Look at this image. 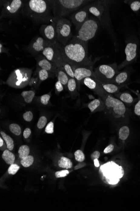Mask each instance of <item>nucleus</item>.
Wrapping results in <instances>:
<instances>
[{
    "label": "nucleus",
    "instance_id": "nucleus-1",
    "mask_svg": "<svg viewBox=\"0 0 140 211\" xmlns=\"http://www.w3.org/2000/svg\"><path fill=\"white\" fill-rule=\"evenodd\" d=\"M56 45L59 49L63 59L73 69L79 67H93L94 62L88 55V43L73 37L66 45H62L58 42Z\"/></svg>",
    "mask_w": 140,
    "mask_h": 211
},
{
    "label": "nucleus",
    "instance_id": "nucleus-2",
    "mask_svg": "<svg viewBox=\"0 0 140 211\" xmlns=\"http://www.w3.org/2000/svg\"><path fill=\"white\" fill-rule=\"evenodd\" d=\"M21 13L36 23H48L54 18L51 0L24 1Z\"/></svg>",
    "mask_w": 140,
    "mask_h": 211
},
{
    "label": "nucleus",
    "instance_id": "nucleus-3",
    "mask_svg": "<svg viewBox=\"0 0 140 211\" xmlns=\"http://www.w3.org/2000/svg\"><path fill=\"white\" fill-rule=\"evenodd\" d=\"M93 2L89 0H51L54 18L64 17Z\"/></svg>",
    "mask_w": 140,
    "mask_h": 211
},
{
    "label": "nucleus",
    "instance_id": "nucleus-4",
    "mask_svg": "<svg viewBox=\"0 0 140 211\" xmlns=\"http://www.w3.org/2000/svg\"><path fill=\"white\" fill-rule=\"evenodd\" d=\"M113 1L98 0L87 5L88 12L98 19L103 27L110 31L112 29L110 5Z\"/></svg>",
    "mask_w": 140,
    "mask_h": 211
},
{
    "label": "nucleus",
    "instance_id": "nucleus-5",
    "mask_svg": "<svg viewBox=\"0 0 140 211\" xmlns=\"http://www.w3.org/2000/svg\"><path fill=\"white\" fill-rule=\"evenodd\" d=\"M99 97L105 103V113L115 118L124 117L127 111V108L124 103L112 94L105 92L102 87L97 93Z\"/></svg>",
    "mask_w": 140,
    "mask_h": 211
},
{
    "label": "nucleus",
    "instance_id": "nucleus-6",
    "mask_svg": "<svg viewBox=\"0 0 140 211\" xmlns=\"http://www.w3.org/2000/svg\"><path fill=\"white\" fill-rule=\"evenodd\" d=\"M99 174L103 182L106 184L115 185L118 184L123 177L124 171L121 166L111 161L101 166Z\"/></svg>",
    "mask_w": 140,
    "mask_h": 211
},
{
    "label": "nucleus",
    "instance_id": "nucleus-7",
    "mask_svg": "<svg viewBox=\"0 0 140 211\" xmlns=\"http://www.w3.org/2000/svg\"><path fill=\"white\" fill-rule=\"evenodd\" d=\"M32 74V69L23 68L15 69L9 75L5 83L14 88H24L29 84Z\"/></svg>",
    "mask_w": 140,
    "mask_h": 211
},
{
    "label": "nucleus",
    "instance_id": "nucleus-8",
    "mask_svg": "<svg viewBox=\"0 0 140 211\" xmlns=\"http://www.w3.org/2000/svg\"><path fill=\"white\" fill-rule=\"evenodd\" d=\"M101 25L99 19L92 15L77 31V34L74 37L81 41L88 43L96 36Z\"/></svg>",
    "mask_w": 140,
    "mask_h": 211
},
{
    "label": "nucleus",
    "instance_id": "nucleus-9",
    "mask_svg": "<svg viewBox=\"0 0 140 211\" xmlns=\"http://www.w3.org/2000/svg\"><path fill=\"white\" fill-rule=\"evenodd\" d=\"M56 25L58 41L63 46L66 45L72 39V23L64 17L54 18Z\"/></svg>",
    "mask_w": 140,
    "mask_h": 211
},
{
    "label": "nucleus",
    "instance_id": "nucleus-10",
    "mask_svg": "<svg viewBox=\"0 0 140 211\" xmlns=\"http://www.w3.org/2000/svg\"><path fill=\"white\" fill-rule=\"evenodd\" d=\"M95 78L101 82L111 83L115 76L119 73L116 63L110 65H102L94 70Z\"/></svg>",
    "mask_w": 140,
    "mask_h": 211
},
{
    "label": "nucleus",
    "instance_id": "nucleus-11",
    "mask_svg": "<svg viewBox=\"0 0 140 211\" xmlns=\"http://www.w3.org/2000/svg\"><path fill=\"white\" fill-rule=\"evenodd\" d=\"M24 2L22 0L1 1V19L16 16L19 12H21Z\"/></svg>",
    "mask_w": 140,
    "mask_h": 211
},
{
    "label": "nucleus",
    "instance_id": "nucleus-12",
    "mask_svg": "<svg viewBox=\"0 0 140 211\" xmlns=\"http://www.w3.org/2000/svg\"><path fill=\"white\" fill-rule=\"evenodd\" d=\"M39 30L42 37L50 44H55L58 42L56 25L54 20L49 25H42Z\"/></svg>",
    "mask_w": 140,
    "mask_h": 211
},
{
    "label": "nucleus",
    "instance_id": "nucleus-13",
    "mask_svg": "<svg viewBox=\"0 0 140 211\" xmlns=\"http://www.w3.org/2000/svg\"><path fill=\"white\" fill-rule=\"evenodd\" d=\"M89 12L87 5L72 13L70 19L75 25V29L78 30L83 24L89 18Z\"/></svg>",
    "mask_w": 140,
    "mask_h": 211
},
{
    "label": "nucleus",
    "instance_id": "nucleus-14",
    "mask_svg": "<svg viewBox=\"0 0 140 211\" xmlns=\"http://www.w3.org/2000/svg\"><path fill=\"white\" fill-rule=\"evenodd\" d=\"M50 44L45 40L42 36H37L31 41L27 47V50L32 55L42 54L45 48Z\"/></svg>",
    "mask_w": 140,
    "mask_h": 211
},
{
    "label": "nucleus",
    "instance_id": "nucleus-15",
    "mask_svg": "<svg viewBox=\"0 0 140 211\" xmlns=\"http://www.w3.org/2000/svg\"><path fill=\"white\" fill-rule=\"evenodd\" d=\"M137 44L135 43L129 42L127 44L125 51L126 55L125 60L118 65L119 70L134 62L137 55Z\"/></svg>",
    "mask_w": 140,
    "mask_h": 211
},
{
    "label": "nucleus",
    "instance_id": "nucleus-16",
    "mask_svg": "<svg viewBox=\"0 0 140 211\" xmlns=\"http://www.w3.org/2000/svg\"><path fill=\"white\" fill-rule=\"evenodd\" d=\"M73 69L74 70V77H75V79L77 81L78 90H79L81 82L85 78H95L93 68L79 67L74 68Z\"/></svg>",
    "mask_w": 140,
    "mask_h": 211
},
{
    "label": "nucleus",
    "instance_id": "nucleus-17",
    "mask_svg": "<svg viewBox=\"0 0 140 211\" xmlns=\"http://www.w3.org/2000/svg\"><path fill=\"white\" fill-rule=\"evenodd\" d=\"M37 62L39 68L55 74V72L58 68L55 64L47 60L43 55L39 56L37 58Z\"/></svg>",
    "mask_w": 140,
    "mask_h": 211
},
{
    "label": "nucleus",
    "instance_id": "nucleus-18",
    "mask_svg": "<svg viewBox=\"0 0 140 211\" xmlns=\"http://www.w3.org/2000/svg\"><path fill=\"white\" fill-rule=\"evenodd\" d=\"M57 54V47L56 46V44H50V45L47 46L42 53V55L44 56L47 60L54 64L55 63Z\"/></svg>",
    "mask_w": 140,
    "mask_h": 211
},
{
    "label": "nucleus",
    "instance_id": "nucleus-19",
    "mask_svg": "<svg viewBox=\"0 0 140 211\" xmlns=\"http://www.w3.org/2000/svg\"><path fill=\"white\" fill-rule=\"evenodd\" d=\"M88 107L91 113L101 111H104L105 103L103 100L100 97H99L98 98L95 99L88 103Z\"/></svg>",
    "mask_w": 140,
    "mask_h": 211
},
{
    "label": "nucleus",
    "instance_id": "nucleus-20",
    "mask_svg": "<svg viewBox=\"0 0 140 211\" xmlns=\"http://www.w3.org/2000/svg\"><path fill=\"white\" fill-rule=\"evenodd\" d=\"M129 74L127 71H122L119 72L115 76L111 83H114L115 85L122 86L123 84L127 82L129 79Z\"/></svg>",
    "mask_w": 140,
    "mask_h": 211
},
{
    "label": "nucleus",
    "instance_id": "nucleus-21",
    "mask_svg": "<svg viewBox=\"0 0 140 211\" xmlns=\"http://www.w3.org/2000/svg\"><path fill=\"white\" fill-rule=\"evenodd\" d=\"M117 98L122 101L125 105H132L134 103V99L128 92H118L114 94Z\"/></svg>",
    "mask_w": 140,
    "mask_h": 211
},
{
    "label": "nucleus",
    "instance_id": "nucleus-22",
    "mask_svg": "<svg viewBox=\"0 0 140 211\" xmlns=\"http://www.w3.org/2000/svg\"><path fill=\"white\" fill-rule=\"evenodd\" d=\"M55 75L57 78L58 81H60L64 88L67 89L68 82L70 77L61 68H58L55 72Z\"/></svg>",
    "mask_w": 140,
    "mask_h": 211
},
{
    "label": "nucleus",
    "instance_id": "nucleus-23",
    "mask_svg": "<svg viewBox=\"0 0 140 211\" xmlns=\"http://www.w3.org/2000/svg\"><path fill=\"white\" fill-rule=\"evenodd\" d=\"M99 83L105 92L110 94H115L118 93L121 88V86L115 85L112 83H104L99 81Z\"/></svg>",
    "mask_w": 140,
    "mask_h": 211
},
{
    "label": "nucleus",
    "instance_id": "nucleus-24",
    "mask_svg": "<svg viewBox=\"0 0 140 211\" xmlns=\"http://www.w3.org/2000/svg\"><path fill=\"white\" fill-rule=\"evenodd\" d=\"M67 89L72 96H76L77 94L78 88L77 81L75 78H70L68 82Z\"/></svg>",
    "mask_w": 140,
    "mask_h": 211
},
{
    "label": "nucleus",
    "instance_id": "nucleus-25",
    "mask_svg": "<svg viewBox=\"0 0 140 211\" xmlns=\"http://www.w3.org/2000/svg\"><path fill=\"white\" fill-rule=\"evenodd\" d=\"M2 157L7 164L10 165L14 164L15 157L14 154L11 152L9 150L6 149L4 150L2 154Z\"/></svg>",
    "mask_w": 140,
    "mask_h": 211
},
{
    "label": "nucleus",
    "instance_id": "nucleus-26",
    "mask_svg": "<svg viewBox=\"0 0 140 211\" xmlns=\"http://www.w3.org/2000/svg\"><path fill=\"white\" fill-rule=\"evenodd\" d=\"M35 93L33 90L25 91L22 92V97L23 98L25 103H32L35 96Z\"/></svg>",
    "mask_w": 140,
    "mask_h": 211
},
{
    "label": "nucleus",
    "instance_id": "nucleus-27",
    "mask_svg": "<svg viewBox=\"0 0 140 211\" xmlns=\"http://www.w3.org/2000/svg\"><path fill=\"white\" fill-rule=\"evenodd\" d=\"M1 135L3 139L5 140L7 149L9 150H12L14 148V142L13 139L4 132L1 131Z\"/></svg>",
    "mask_w": 140,
    "mask_h": 211
},
{
    "label": "nucleus",
    "instance_id": "nucleus-28",
    "mask_svg": "<svg viewBox=\"0 0 140 211\" xmlns=\"http://www.w3.org/2000/svg\"><path fill=\"white\" fill-rule=\"evenodd\" d=\"M59 167L64 169H68L72 167V163L71 160L65 157H62L58 162Z\"/></svg>",
    "mask_w": 140,
    "mask_h": 211
},
{
    "label": "nucleus",
    "instance_id": "nucleus-29",
    "mask_svg": "<svg viewBox=\"0 0 140 211\" xmlns=\"http://www.w3.org/2000/svg\"><path fill=\"white\" fill-rule=\"evenodd\" d=\"M130 135V129L127 126H123L120 128L119 131V138L122 141L128 139Z\"/></svg>",
    "mask_w": 140,
    "mask_h": 211
},
{
    "label": "nucleus",
    "instance_id": "nucleus-30",
    "mask_svg": "<svg viewBox=\"0 0 140 211\" xmlns=\"http://www.w3.org/2000/svg\"><path fill=\"white\" fill-rule=\"evenodd\" d=\"M30 149L27 145H23L18 149V153L21 159H22L29 156Z\"/></svg>",
    "mask_w": 140,
    "mask_h": 211
},
{
    "label": "nucleus",
    "instance_id": "nucleus-31",
    "mask_svg": "<svg viewBox=\"0 0 140 211\" xmlns=\"http://www.w3.org/2000/svg\"><path fill=\"white\" fill-rule=\"evenodd\" d=\"M34 157L32 156H28L24 159H21V164L23 167H28L33 164L34 162Z\"/></svg>",
    "mask_w": 140,
    "mask_h": 211
},
{
    "label": "nucleus",
    "instance_id": "nucleus-32",
    "mask_svg": "<svg viewBox=\"0 0 140 211\" xmlns=\"http://www.w3.org/2000/svg\"><path fill=\"white\" fill-rule=\"evenodd\" d=\"M39 69L38 71V77L39 81L41 82L47 80L49 77V72L40 68Z\"/></svg>",
    "mask_w": 140,
    "mask_h": 211
},
{
    "label": "nucleus",
    "instance_id": "nucleus-33",
    "mask_svg": "<svg viewBox=\"0 0 140 211\" xmlns=\"http://www.w3.org/2000/svg\"><path fill=\"white\" fill-rule=\"evenodd\" d=\"M9 129L12 133L16 136L20 135L22 133L20 126L16 124H12L9 125Z\"/></svg>",
    "mask_w": 140,
    "mask_h": 211
},
{
    "label": "nucleus",
    "instance_id": "nucleus-34",
    "mask_svg": "<svg viewBox=\"0 0 140 211\" xmlns=\"http://www.w3.org/2000/svg\"><path fill=\"white\" fill-rule=\"evenodd\" d=\"M75 160L79 162H83L85 160V156L82 151L80 150H76L74 153Z\"/></svg>",
    "mask_w": 140,
    "mask_h": 211
},
{
    "label": "nucleus",
    "instance_id": "nucleus-35",
    "mask_svg": "<svg viewBox=\"0 0 140 211\" xmlns=\"http://www.w3.org/2000/svg\"><path fill=\"white\" fill-rule=\"evenodd\" d=\"M131 9L133 12H138L140 9V1H134L130 3Z\"/></svg>",
    "mask_w": 140,
    "mask_h": 211
},
{
    "label": "nucleus",
    "instance_id": "nucleus-36",
    "mask_svg": "<svg viewBox=\"0 0 140 211\" xmlns=\"http://www.w3.org/2000/svg\"><path fill=\"white\" fill-rule=\"evenodd\" d=\"M20 169V167L16 164L11 165L8 169V173L10 174L15 175Z\"/></svg>",
    "mask_w": 140,
    "mask_h": 211
},
{
    "label": "nucleus",
    "instance_id": "nucleus-37",
    "mask_svg": "<svg viewBox=\"0 0 140 211\" xmlns=\"http://www.w3.org/2000/svg\"><path fill=\"white\" fill-rule=\"evenodd\" d=\"M47 119L46 117L45 116H41L39 118V120L37 124V126L39 129H42L46 125Z\"/></svg>",
    "mask_w": 140,
    "mask_h": 211
},
{
    "label": "nucleus",
    "instance_id": "nucleus-38",
    "mask_svg": "<svg viewBox=\"0 0 140 211\" xmlns=\"http://www.w3.org/2000/svg\"><path fill=\"white\" fill-rule=\"evenodd\" d=\"M51 95L50 94H44L40 97V102L43 105H48L50 100Z\"/></svg>",
    "mask_w": 140,
    "mask_h": 211
},
{
    "label": "nucleus",
    "instance_id": "nucleus-39",
    "mask_svg": "<svg viewBox=\"0 0 140 211\" xmlns=\"http://www.w3.org/2000/svg\"><path fill=\"white\" fill-rule=\"evenodd\" d=\"M69 171L67 170H61L55 172V175L56 178H64L68 174Z\"/></svg>",
    "mask_w": 140,
    "mask_h": 211
},
{
    "label": "nucleus",
    "instance_id": "nucleus-40",
    "mask_svg": "<svg viewBox=\"0 0 140 211\" xmlns=\"http://www.w3.org/2000/svg\"><path fill=\"white\" fill-rule=\"evenodd\" d=\"M23 117L25 120L27 121L30 122L33 119V115L32 112L30 111H29L25 112L23 115Z\"/></svg>",
    "mask_w": 140,
    "mask_h": 211
},
{
    "label": "nucleus",
    "instance_id": "nucleus-41",
    "mask_svg": "<svg viewBox=\"0 0 140 211\" xmlns=\"http://www.w3.org/2000/svg\"><path fill=\"white\" fill-rule=\"evenodd\" d=\"M45 132L48 134H52L54 132V124L52 122H50L47 125Z\"/></svg>",
    "mask_w": 140,
    "mask_h": 211
},
{
    "label": "nucleus",
    "instance_id": "nucleus-42",
    "mask_svg": "<svg viewBox=\"0 0 140 211\" xmlns=\"http://www.w3.org/2000/svg\"><path fill=\"white\" fill-rule=\"evenodd\" d=\"M56 93H59L64 90V86L59 81H58L55 84Z\"/></svg>",
    "mask_w": 140,
    "mask_h": 211
},
{
    "label": "nucleus",
    "instance_id": "nucleus-43",
    "mask_svg": "<svg viewBox=\"0 0 140 211\" xmlns=\"http://www.w3.org/2000/svg\"><path fill=\"white\" fill-rule=\"evenodd\" d=\"M134 113L138 116H140V98L134 107Z\"/></svg>",
    "mask_w": 140,
    "mask_h": 211
},
{
    "label": "nucleus",
    "instance_id": "nucleus-44",
    "mask_svg": "<svg viewBox=\"0 0 140 211\" xmlns=\"http://www.w3.org/2000/svg\"><path fill=\"white\" fill-rule=\"evenodd\" d=\"M114 149V146L113 144L109 145L105 148L104 150V153L105 154L110 153L113 151Z\"/></svg>",
    "mask_w": 140,
    "mask_h": 211
},
{
    "label": "nucleus",
    "instance_id": "nucleus-45",
    "mask_svg": "<svg viewBox=\"0 0 140 211\" xmlns=\"http://www.w3.org/2000/svg\"><path fill=\"white\" fill-rule=\"evenodd\" d=\"M100 156V152L98 151H95L91 155V157L92 160L94 161L95 159H99Z\"/></svg>",
    "mask_w": 140,
    "mask_h": 211
},
{
    "label": "nucleus",
    "instance_id": "nucleus-46",
    "mask_svg": "<svg viewBox=\"0 0 140 211\" xmlns=\"http://www.w3.org/2000/svg\"><path fill=\"white\" fill-rule=\"evenodd\" d=\"M31 134V131L29 128H25L23 132V136L25 139H27L30 135Z\"/></svg>",
    "mask_w": 140,
    "mask_h": 211
},
{
    "label": "nucleus",
    "instance_id": "nucleus-47",
    "mask_svg": "<svg viewBox=\"0 0 140 211\" xmlns=\"http://www.w3.org/2000/svg\"><path fill=\"white\" fill-rule=\"evenodd\" d=\"M8 49L7 48L4 47V45H3V44H2V42H1L0 44V53L2 54L3 53H7L8 51Z\"/></svg>",
    "mask_w": 140,
    "mask_h": 211
},
{
    "label": "nucleus",
    "instance_id": "nucleus-48",
    "mask_svg": "<svg viewBox=\"0 0 140 211\" xmlns=\"http://www.w3.org/2000/svg\"><path fill=\"white\" fill-rule=\"evenodd\" d=\"M86 165V163L84 162H80V163L78 164L77 165L75 166L74 167V170H77L78 169H81V168L84 167Z\"/></svg>",
    "mask_w": 140,
    "mask_h": 211
},
{
    "label": "nucleus",
    "instance_id": "nucleus-49",
    "mask_svg": "<svg viewBox=\"0 0 140 211\" xmlns=\"http://www.w3.org/2000/svg\"><path fill=\"white\" fill-rule=\"evenodd\" d=\"M94 164L96 167H99V163L98 159H95L94 160Z\"/></svg>",
    "mask_w": 140,
    "mask_h": 211
},
{
    "label": "nucleus",
    "instance_id": "nucleus-50",
    "mask_svg": "<svg viewBox=\"0 0 140 211\" xmlns=\"http://www.w3.org/2000/svg\"><path fill=\"white\" fill-rule=\"evenodd\" d=\"M6 145L4 143V145H3V146H2V147H1V150H6V148H7V146H6Z\"/></svg>",
    "mask_w": 140,
    "mask_h": 211
},
{
    "label": "nucleus",
    "instance_id": "nucleus-51",
    "mask_svg": "<svg viewBox=\"0 0 140 211\" xmlns=\"http://www.w3.org/2000/svg\"><path fill=\"white\" fill-rule=\"evenodd\" d=\"M4 144V141L3 139H2V137H1V138H0V147H2V146H3Z\"/></svg>",
    "mask_w": 140,
    "mask_h": 211
}]
</instances>
